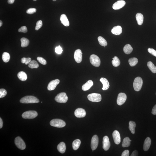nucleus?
<instances>
[{"instance_id": "1", "label": "nucleus", "mask_w": 156, "mask_h": 156, "mask_svg": "<svg viewBox=\"0 0 156 156\" xmlns=\"http://www.w3.org/2000/svg\"><path fill=\"white\" fill-rule=\"evenodd\" d=\"M22 104L36 103L39 102V101L37 98L32 96H27L22 98L20 101Z\"/></svg>"}, {"instance_id": "2", "label": "nucleus", "mask_w": 156, "mask_h": 156, "mask_svg": "<svg viewBox=\"0 0 156 156\" xmlns=\"http://www.w3.org/2000/svg\"><path fill=\"white\" fill-rule=\"evenodd\" d=\"M50 124L52 126L58 128L64 127L66 125V123L63 121L59 119H55L51 120Z\"/></svg>"}, {"instance_id": "3", "label": "nucleus", "mask_w": 156, "mask_h": 156, "mask_svg": "<svg viewBox=\"0 0 156 156\" xmlns=\"http://www.w3.org/2000/svg\"><path fill=\"white\" fill-rule=\"evenodd\" d=\"M142 84L143 80L141 78L138 77L135 78L133 85L134 90L136 92H139L141 89Z\"/></svg>"}, {"instance_id": "4", "label": "nucleus", "mask_w": 156, "mask_h": 156, "mask_svg": "<svg viewBox=\"0 0 156 156\" xmlns=\"http://www.w3.org/2000/svg\"><path fill=\"white\" fill-rule=\"evenodd\" d=\"M55 99L57 102L64 103L67 102L68 97L65 93H61L56 96Z\"/></svg>"}, {"instance_id": "5", "label": "nucleus", "mask_w": 156, "mask_h": 156, "mask_svg": "<svg viewBox=\"0 0 156 156\" xmlns=\"http://www.w3.org/2000/svg\"><path fill=\"white\" fill-rule=\"evenodd\" d=\"M38 116L37 112L35 111H29L25 112L22 115L24 119H31L35 118Z\"/></svg>"}, {"instance_id": "6", "label": "nucleus", "mask_w": 156, "mask_h": 156, "mask_svg": "<svg viewBox=\"0 0 156 156\" xmlns=\"http://www.w3.org/2000/svg\"><path fill=\"white\" fill-rule=\"evenodd\" d=\"M91 64L95 67H98L100 65L101 61L99 58L95 54H92L90 58Z\"/></svg>"}, {"instance_id": "7", "label": "nucleus", "mask_w": 156, "mask_h": 156, "mask_svg": "<svg viewBox=\"0 0 156 156\" xmlns=\"http://www.w3.org/2000/svg\"><path fill=\"white\" fill-rule=\"evenodd\" d=\"M87 97L89 101L93 102H99L102 100V96L101 94H89Z\"/></svg>"}, {"instance_id": "8", "label": "nucleus", "mask_w": 156, "mask_h": 156, "mask_svg": "<svg viewBox=\"0 0 156 156\" xmlns=\"http://www.w3.org/2000/svg\"><path fill=\"white\" fill-rule=\"evenodd\" d=\"M15 142L16 146L19 149L23 150L25 149V144L21 137H16L15 139Z\"/></svg>"}, {"instance_id": "9", "label": "nucleus", "mask_w": 156, "mask_h": 156, "mask_svg": "<svg viewBox=\"0 0 156 156\" xmlns=\"http://www.w3.org/2000/svg\"><path fill=\"white\" fill-rule=\"evenodd\" d=\"M127 96L124 93H120L118 96L117 99V103L118 105L121 106L125 102L127 99Z\"/></svg>"}, {"instance_id": "10", "label": "nucleus", "mask_w": 156, "mask_h": 156, "mask_svg": "<svg viewBox=\"0 0 156 156\" xmlns=\"http://www.w3.org/2000/svg\"><path fill=\"white\" fill-rule=\"evenodd\" d=\"M82 53L80 49L76 50L74 53V58L75 60L78 63H80L82 60Z\"/></svg>"}, {"instance_id": "11", "label": "nucleus", "mask_w": 156, "mask_h": 156, "mask_svg": "<svg viewBox=\"0 0 156 156\" xmlns=\"http://www.w3.org/2000/svg\"><path fill=\"white\" fill-rule=\"evenodd\" d=\"M99 139L97 135H94L93 137L91 143V146L93 150H94L97 148L98 146Z\"/></svg>"}, {"instance_id": "12", "label": "nucleus", "mask_w": 156, "mask_h": 156, "mask_svg": "<svg viewBox=\"0 0 156 156\" xmlns=\"http://www.w3.org/2000/svg\"><path fill=\"white\" fill-rule=\"evenodd\" d=\"M60 82V81L59 79H56L51 81L48 84L47 87L48 90L50 91L54 90L59 83Z\"/></svg>"}, {"instance_id": "13", "label": "nucleus", "mask_w": 156, "mask_h": 156, "mask_svg": "<svg viewBox=\"0 0 156 156\" xmlns=\"http://www.w3.org/2000/svg\"><path fill=\"white\" fill-rule=\"evenodd\" d=\"M110 146L109 137L105 136L103 138V148L104 150L107 151L109 150Z\"/></svg>"}, {"instance_id": "14", "label": "nucleus", "mask_w": 156, "mask_h": 156, "mask_svg": "<svg viewBox=\"0 0 156 156\" xmlns=\"http://www.w3.org/2000/svg\"><path fill=\"white\" fill-rule=\"evenodd\" d=\"M74 114L76 117L81 118L85 117L86 113L84 109L82 108H78L75 111Z\"/></svg>"}, {"instance_id": "15", "label": "nucleus", "mask_w": 156, "mask_h": 156, "mask_svg": "<svg viewBox=\"0 0 156 156\" xmlns=\"http://www.w3.org/2000/svg\"><path fill=\"white\" fill-rule=\"evenodd\" d=\"M126 4L125 1L121 0L118 1L113 5L112 8L114 10L120 9L124 7Z\"/></svg>"}, {"instance_id": "16", "label": "nucleus", "mask_w": 156, "mask_h": 156, "mask_svg": "<svg viewBox=\"0 0 156 156\" xmlns=\"http://www.w3.org/2000/svg\"><path fill=\"white\" fill-rule=\"evenodd\" d=\"M113 138L114 143L117 145L120 143L121 137L120 133L117 130L114 131L112 134Z\"/></svg>"}, {"instance_id": "17", "label": "nucleus", "mask_w": 156, "mask_h": 156, "mask_svg": "<svg viewBox=\"0 0 156 156\" xmlns=\"http://www.w3.org/2000/svg\"><path fill=\"white\" fill-rule=\"evenodd\" d=\"M100 81L103 84V87L102 88L103 90L105 91L109 89V83L107 79L102 78L100 79Z\"/></svg>"}, {"instance_id": "18", "label": "nucleus", "mask_w": 156, "mask_h": 156, "mask_svg": "<svg viewBox=\"0 0 156 156\" xmlns=\"http://www.w3.org/2000/svg\"><path fill=\"white\" fill-rule=\"evenodd\" d=\"M122 28L120 26H114L111 30L112 33L115 35H119L122 32Z\"/></svg>"}, {"instance_id": "19", "label": "nucleus", "mask_w": 156, "mask_h": 156, "mask_svg": "<svg viewBox=\"0 0 156 156\" xmlns=\"http://www.w3.org/2000/svg\"><path fill=\"white\" fill-rule=\"evenodd\" d=\"M60 20L61 23L64 26L67 27L69 26V21L65 15L63 14L61 15L60 17Z\"/></svg>"}, {"instance_id": "20", "label": "nucleus", "mask_w": 156, "mask_h": 156, "mask_svg": "<svg viewBox=\"0 0 156 156\" xmlns=\"http://www.w3.org/2000/svg\"><path fill=\"white\" fill-rule=\"evenodd\" d=\"M151 143V140L150 138L147 137L144 141L143 145V149L144 151H147L149 150Z\"/></svg>"}, {"instance_id": "21", "label": "nucleus", "mask_w": 156, "mask_h": 156, "mask_svg": "<svg viewBox=\"0 0 156 156\" xmlns=\"http://www.w3.org/2000/svg\"><path fill=\"white\" fill-rule=\"evenodd\" d=\"M94 83L92 80H89L82 86V89L84 91H87L92 87Z\"/></svg>"}, {"instance_id": "22", "label": "nucleus", "mask_w": 156, "mask_h": 156, "mask_svg": "<svg viewBox=\"0 0 156 156\" xmlns=\"http://www.w3.org/2000/svg\"><path fill=\"white\" fill-rule=\"evenodd\" d=\"M57 148L58 151L61 153H64L66 149L65 144L64 142H61L58 145Z\"/></svg>"}, {"instance_id": "23", "label": "nucleus", "mask_w": 156, "mask_h": 156, "mask_svg": "<svg viewBox=\"0 0 156 156\" xmlns=\"http://www.w3.org/2000/svg\"><path fill=\"white\" fill-rule=\"evenodd\" d=\"M136 17L138 24L139 25H141L143 22V15L141 14L138 13L136 14Z\"/></svg>"}, {"instance_id": "24", "label": "nucleus", "mask_w": 156, "mask_h": 156, "mask_svg": "<svg viewBox=\"0 0 156 156\" xmlns=\"http://www.w3.org/2000/svg\"><path fill=\"white\" fill-rule=\"evenodd\" d=\"M17 77L21 81H24L27 80V74L24 71H21L17 74Z\"/></svg>"}, {"instance_id": "25", "label": "nucleus", "mask_w": 156, "mask_h": 156, "mask_svg": "<svg viewBox=\"0 0 156 156\" xmlns=\"http://www.w3.org/2000/svg\"><path fill=\"white\" fill-rule=\"evenodd\" d=\"M123 49L124 52L127 54H130L133 50L131 46L129 44L126 45L124 46Z\"/></svg>"}, {"instance_id": "26", "label": "nucleus", "mask_w": 156, "mask_h": 156, "mask_svg": "<svg viewBox=\"0 0 156 156\" xmlns=\"http://www.w3.org/2000/svg\"><path fill=\"white\" fill-rule=\"evenodd\" d=\"M132 140H130L129 137H126L124 139L122 143L123 147H128L130 145V142Z\"/></svg>"}, {"instance_id": "27", "label": "nucleus", "mask_w": 156, "mask_h": 156, "mask_svg": "<svg viewBox=\"0 0 156 156\" xmlns=\"http://www.w3.org/2000/svg\"><path fill=\"white\" fill-rule=\"evenodd\" d=\"M81 144V141L79 139L74 140L72 143L73 148L74 150H76L79 148Z\"/></svg>"}, {"instance_id": "28", "label": "nucleus", "mask_w": 156, "mask_h": 156, "mask_svg": "<svg viewBox=\"0 0 156 156\" xmlns=\"http://www.w3.org/2000/svg\"><path fill=\"white\" fill-rule=\"evenodd\" d=\"M136 124L135 122L130 121L129 122V129L131 132L133 134H134L135 133V128Z\"/></svg>"}, {"instance_id": "29", "label": "nucleus", "mask_w": 156, "mask_h": 156, "mask_svg": "<svg viewBox=\"0 0 156 156\" xmlns=\"http://www.w3.org/2000/svg\"><path fill=\"white\" fill-rule=\"evenodd\" d=\"M147 65L149 69L153 73H156V67L151 61L147 62Z\"/></svg>"}, {"instance_id": "30", "label": "nucleus", "mask_w": 156, "mask_h": 156, "mask_svg": "<svg viewBox=\"0 0 156 156\" xmlns=\"http://www.w3.org/2000/svg\"><path fill=\"white\" fill-rule=\"evenodd\" d=\"M138 60L136 58H130L128 61L129 64L131 67H134L136 66L138 63Z\"/></svg>"}, {"instance_id": "31", "label": "nucleus", "mask_w": 156, "mask_h": 156, "mask_svg": "<svg viewBox=\"0 0 156 156\" xmlns=\"http://www.w3.org/2000/svg\"><path fill=\"white\" fill-rule=\"evenodd\" d=\"M98 40L99 44L101 46H103L104 47H105L107 45V41L102 36H99L98 38Z\"/></svg>"}, {"instance_id": "32", "label": "nucleus", "mask_w": 156, "mask_h": 156, "mask_svg": "<svg viewBox=\"0 0 156 156\" xmlns=\"http://www.w3.org/2000/svg\"><path fill=\"white\" fill-rule=\"evenodd\" d=\"M21 46L23 47H27L29 44V41L27 38H22L21 39Z\"/></svg>"}, {"instance_id": "33", "label": "nucleus", "mask_w": 156, "mask_h": 156, "mask_svg": "<svg viewBox=\"0 0 156 156\" xmlns=\"http://www.w3.org/2000/svg\"><path fill=\"white\" fill-rule=\"evenodd\" d=\"M113 60L112 61V65L114 67H118L120 64V61L119 58L117 56H114V58H113Z\"/></svg>"}, {"instance_id": "34", "label": "nucleus", "mask_w": 156, "mask_h": 156, "mask_svg": "<svg viewBox=\"0 0 156 156\" xmlns=\"http://www.w3.org/2000/svg\"><path fill=\"white\" fill-rule=\"evenodd\" d=\"M29 67L31 69L37 68L39 67V64L35 60H32L29 63Z\"/></svg>"}, {"instance_id": "35", "label": "nucleus", "mask_w": 156, "mask_h": 156, "mask_svg": "<svg viewBox=\"0 0 156 156\" xmlns=\"http://www.w3.org/2000/svg\"><path fill=\"white\" fill-rule=\"evenodd\" d=\"M10 56L9 53L5 52L3 53L2 55V59L5 62H7L10 60Z\"/></svg>"}, {"instance_id": "36", "label": "nucleus", "mask_w": 156, "mask_h": 156, "mask_svg": "<svg viewBox=\"0 0 156 156\" xmlns=\"http://www.w3.org/2000/svg\"><path fill=\"white\" fill-rule=\"evenodd\" d=\"M31 61V58H23L21 60V62L22 63H25L26 65L29 64Z\"/></svg>"}, {"instance_id": "37", "label": "nucleus", "mask_w": 156, "mask_h": 156, "mask_svg": "<svg viewBox=\"0 0 156 156\" xmlns=\"http://www.w3.org/2000/svg\"><path fill=\"white\" fill-rule=\"evenodd\" d=\"M7 94V92L4 89H0V98H2L5 96Z\"/></svg>"}, {"instance_id": "38", "label": "nucleus", "mask_w": 156, "mask_h": 156, "mask_svg": "<svg viewBox=\"0 0 156 156\" xmlns=\"http://www.w3.org/2000/svg\"><path fill=\"white\" fill-rule=\"evenodd\" d=\"M43 25L42 21L41 20L38 21L36 23L35 29L36 31H38L42 27Z\"/></svg>"}, {"instance_id": "39", "label": "nucleus", "mask_w": 156, "mask_h": 156, "mask_svg": "<svg viewBox=\"0 0 156 156\" xmlns=\"http://www.w3.org/2000/svg\"><path fill=\"white\" fill-rule=\"evenodd\" d=\"M37 60L39 62L44 65H45L47 64V62L44 58L40 57H38L37 58Z\"/></svg>"}, {"instance_id": "40", "label": "nucleus", "mask_w": 156, "mask_h": 156, "mask_svg": "<svg viewBox=\"0 0 156 156\" xmlns=\"http://www.w3.org/2000/svg\"><path fill=\"white\" fill-rule=\"evenodd\" d=\"M36 9L35 8H31L28 9L26 11L27 14H32L36 12Z\"/></svg>"}, {"instance_id": "41", "label": "nucleus", "mask_w": 156, "mask_h": 156, "mask_svg": "<svg viewBox=\"0 0 156 156\" xmlns=\"http://www.w3.org/2000/svg\"><path fill=\"white\" fill-rule=\"evenodd\" d=\"M62 47L59 45L58 47H56L55 48V52L58 54H61L62 53Z\"/></svg>"}, {"instance_id": "42", "label": "nucleus", "mask_w": 156, "mask_h": 156, "mask_svg": "<svg viewBox=\"0 0 156 156\" xmlns=\"http://www.w3.org/2000/svg\"><path fill=\"white\" fill-rule=\"evenodd\" d=\"M18 31L19 32L26 33L27 32V27L25 26H23L21 27L18 30Z\"/></svg>"}, {"instance_id": "43", "label": "nucleus", "mask_w": 156, "mask_h": 156, "mask_svg": "<svg viewBox=\"0 0 156 156\" xmlns=\"http://www.w3.org/2000/svg\"><path fill=\"white\" fill-rule=\"evenodd\" d=\"M148 51L149 53L156 57V51L155 50L151 48H149L148 49Z\"/></svg>"}, {"instance_id": "44", "label": "nucleus", "mask_w": 156, "mask_h": 156, "mask_svg": "<svg viewBox=\"0 0 156 156\" xmlns=\"http://www.w3.org/2000/svg\"><path fill=\"white\" fill-rule=\"evenodd\" d=\"M129 156V151L128 150H125L122 154V156Z\"/></svg>"}, {"instance_id": "45", "label": "nucleus", "mask_w": 156, "mask_h": 156, "mask_svg": "<svg viewBox=\"0 0 156 156\" xmlns=\"http://www.w3.org/2000/svg\"><path fill=\"white\" fill-rule=\"evenodd\" d=\"M152 113L153 115H156V104L154 106L153 108L152 111Z\"/></svg>"}, {"instance_id": "46", "label": "nucleus", "mask_w": 156, "mask_h": 156, "mask_svg": "<svg viewBox=\"0 0 156 156\" xmlns=\"http://www.w3.org/2000/svg\"><path fill=\"white\" fill-rule=\"evenodd\" d=\"M138 152L137 151V150H135L133 152H132V154L131 155V156H138Z\"/></svg>"}, {"instance_id": "47", "label": "nucleus", "mask_w": 156, "mask_h": 156, "mask_svg": "<svg viewBox=\"0 0 156 156\" xmlns=\"http://www.w3.org/2000/svg\"><path fill=\"white\" fill-rule=\"evenodd\" d=\"M3 122L1 118H0V128H2L3 127Z\"/></svg>"}, {"instance_id": "48", "label": "nucleus", "mask_w": 156, "mask_h": 156, "mask_svg": "<svg viewBox=\"0 0 156 156\" xmlns=\"http://www.w3.org/2000/svg\"><path fill=\"white\" fill-rule=\"evenodd\" d=\"M15 0H8V2L10 4H13L14 3Z\"/></svg>"}, {"instance_id": "49", "label": "nucleus", "mask_w": 156, "mask_h": 156, "mask_svg": "<svg viewBox=\"0 0 156 156\" xmlns=\"http://www.w3.org/2000/svg\"><path fill=\"white\" fill-rule=\"evenodd\" d=\"M2 25V22L1 20L0 21V27H1Z\"/></svg>"}, {"instance_id": "50", "label": "nucleus", "mask_w": 156, "mask_h": 156, "mask_svg": "<svg viewBox=\"0 0 156 156\" xmlns=\"http://www.w3.org/2000/svg\"><path fill=\"white\" fill-rule=\"evenodd\" d=\"M56 0H53V1H55Z\"/></svg>"}, {"instance_id": "51", "label": "nucleus", "mask_w": 156, "mask_h": 156, "mask_svg": "<svg viewBox=\"0 0 156 156\" xmlns=\"http://www.w3.org/2000/svg\"><path fill=\"white\" fill-rule=\"evenodd\" d=\"M34 0V1H36L37 0Z\"/></svg>"}, {"instance_id": "52", "label": "nucleus", "mask_w": 156, "mask_h": 156, "mask_svg": "<svg viewBox=\"0 0 156 156\" xmlns=\"http://www.w3.org/2000/svg\"></svg>"}]
</instances>
